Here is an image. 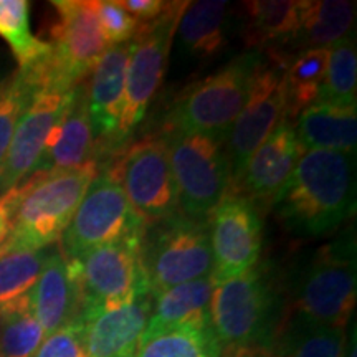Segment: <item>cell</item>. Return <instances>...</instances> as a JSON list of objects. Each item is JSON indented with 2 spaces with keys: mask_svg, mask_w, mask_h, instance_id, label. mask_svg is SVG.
I'll list each match as a JSON object with an SVG mask.
<instances>
[{
  "mask_svg": "<svg viewBox=\"0 0 357 357\" xmlns=\"http://www.w3.org/2000/svg\"><path fill=\"white\" fill-rule=\"evenodd\" d=\"M328 66V48H310L298 53L284 68V91H287L288 121L318 100Z\"/></svg>",
  "mask_w": 357,
  "mask_h": 357,
  "instance_id": "obj_27",
  "label": "cell"
},
{
  "mask_svg": "<svg viewBox=\"0 0 357 357\" xmlns=\"http://www.w3.org/2000/svg\"><path fill=\"white\" fill-rule=\"evenodd\" d=\"M212 324H184L142 334L134 357H222Z\"/></svg>",
  "mask_w": 357,
  "mask_h": 357,
  "instance_id": "obj_26",
  "label": "cell"
},
{
  "mask_svg": "<svg viewBox=\"0 0 357 357\" xmlns=\"http://www.w3.org/2000/svg\"><path fill=\"white\" fill-rule=\"evenodd\" d=\"M29 303L45 336L82 319L83 300L77 273L58 248H50L42 275L29 293Z\"/></svg>",
  "mask_w": 357,
  "mask_h": 357,
  "instance_id": "obj_17",
  "label": "cell"
},
{
  "mask_svg": "<svg viewBox=\"0 0 357 357\" xmlns=\"http://www.w3.org/2000/svg\"><path fill=\"white\" fill-rule=\"evenodd\" d=\"M33 357H88L82 321L45 336Z\"/></svg>",
  "mask_w": 357,
  "mask_h": 357,
  "instance_id": "obj_34",
  "label": "cell"
},
{
  "mask_svg": "<svg viewBox=\"0 0 357 357\" xmlns=\"http://www.w3.org/2000/svg\"><path fill=\"white\" fill-rule=\"evenodd\" d=\"M263 60L265 56L260 52H247L187 88L169 111L166 132L227 137L247 102L253 77Z\"/></svg>",
  "mask_w": 357,
  "mask_h": 357,
  "instance_id": "obj_4",
  "label": "cell"
},
{
  "mask_svg": "<svg viewBox=\"0 0 357 357\" xmlns=\"http://www.w3.org/2000/svg\"><path fill=\"white\" fill-rule=\"evenodd\" d=\"M105 172L121 185L132 211L146 223L177 213V190L164 136L132 142Z\"/></svg>",
  "mask_w": 357,
  "mask_h": 357,
  "instance_id": "obj_11",
  "label": "cell"
},
{
  "mask_svg": "<svg viewBox=\"0 0 357 357\" xmlns=\"http://www.w3.org/2000/svg\"><path fill=\"white\" fill-rule=\"evenodd\" d=\"M119 3L139 24H151L158 20L169 6V2H162V0H121Z\"/></svg>",
  "mask_w": 357,
  "mask_h": 357,
  "instance_id": "obj_35",
  "label": "cell"
},
{
  "mask_svg": "<svg viewBox=\"0 0 357 357\" xmlns=\"http://www.w3.org/2000/svg\"><path fill=\"white\" fill-rule=\"evenodd\" d=\"M273 205L298 236L318 238L339 229L356 211L354 154L305 151Z\"/></svg>",
  "mask_w": 357,
  "mask_h": 357,
  "instance_id": "obj_1",
  "label": "cell"
},
{
  "mask_svg": "<svg viewBox=\"0 0 357 357\" xmlns=\"http://www.w3.org/2000/svg\"><path fill=\"white\" fill-rule=\"evenodd\" d=\"M344 357H357V347H356V326H352V334L347 347L344 351Z\"/></svg>",
  "mask_w": 357,
  "mask_h": 357,
  "instance_id": "obj_37",
  "label": "cell"
},
{
  "mask_svg": "<svg viewBox=\"0 0 357 357\" xmlns=\"http://www.w3.org/2000/svg\"><path fill=\"white\" fill-rule=\"evenodd\" d=\"M71 91H43L17 124L6 158L0 162V195L32 176L48 134L61 123L73 101Z\"/></svg>",
  "mask_w": 357,
  "mask_h": 357,
  "instance_id": "obj_14",
  "label": "cell"
},
{
  "mask_svg": "<svg viewBox=\"0 0 357 357\" xmlns=\"http://www.w3.org/2000/svg\"><path fill=\"white\" fill-rule=\"evenodd\" d=\"M215 288L211 276L178 284L154 296L146 331L184 324H211V298Z\"/></svg>",
  "mask_w": 357,
  "mask_h": 357,
  "instance_id": "obj_23",
  "label": "cell"
},
{
  "mask_svg": "<svg viewBox=\"0 0 357 357\" xmlns=\"http://www.w3.org/2000/svg\"><path fill=\"white\" fill-rule=\"evenodd\" d=\"M270 351L276 357H344L346 329L288 316Z\"/></svg>",
  "mask_w": 357,
  "mask_h": 357,
  "instance_id": "obj_24",
  "label": "cell"
},
{
  "mask_svg": "<svg viewBox=\"0 0 357 357\" xmlns=\"http://www.w3.org/2000/svg\"><path fill=\"white\" fill-rule=\"evenodd\" d=\"M50 248L0 255V316L29 298L42 275Z\"/></svg>",
  "mask_w": 357,
  "mask_h": 357,
  "instance_id": "obj_29",
  "label": "cell"
},
{
  "mask_svg": "<svg viewBox=\"0 0 357 357\" xmlns=\"http://www.w3.org/2000/svg\"><path fill=\"white\" fill-rule=\"evenodd\" d=\"M229 6L225 0L187 3L176 30L181 52L195 60L218 55L229 42Z\"/></svg>",
  "mask_w": 357,
  "mask_h": 357,
  "instance_id": "obj_22",
  "label": "cell"
},
{
  "mask_svg": "<svg viewBox=\"0 0 357 357\" xmlns=\"http://www.w3.org/2000/svg\"><path fill=\"white\" fill-rule=\"evenodd\" d=\"M141 235L102 245L70 261L82 291V318L151 294L141 263Z\"/></svg>",
  "mask_w": 357,
  "mask_h": 357,
  "instance_id": "obj_8",
  "label": "cell"
},
{
  "mask_svg": "<svg viewBox=\"0 0 357 357\" xmlns=\"http://www.w3.org/2000/svg\"><path fill=\"white\" fill-rule=\"evenodd\" d=\"M211 324L229 351H270L281 324V300L271 270L255 265L213 288Z\"/></svg>",
  "mask_w": 357,
  "mask_h": 357,
  "instance_id": "obj_3",
  "label": "cell"
},
{
  "mask_svg": "<svg viewBox=\"0 0 357 357\" xmlns=\"http://www.w3.org/2000/svg\"><path fill=\"white\" fill-rule=\"evenodd\" d=\"M144 225L121 185L108 172H98L61 235L60 252L66 260L75 261L102 245L141 235Z\"/></svg>",
  "mask_w": 357,
  "mask_h": 357,
  "instance_id": "obj_9",
  "label": "cell"
},
{
  "mask_svg": "<svg viewBox=\"0 0 357 357\" xmlns=\"http://www.w3.org/2000/svg\"><path fill=\"white\" fill-rule=\"evenodd\" d=\"M298 141L305 151H339L354 154L357 144L356 106H337L312 102L296 118Z\"/></svg>",
  "mask_w": 357,
  "mask_h": 357,
  "instance_id": "obj_21",
  "label": "cell"
},
{
  "mask_svg": "<svg viewBox=\"0 0 357 357\" xmlns=\"http://www.w3.org/2000/svg\"><path fill=\"white\" fill-rule=\"evenodd\" d=\"M357 93V53L352 35L328 48V66L318 100L314 102L351 108L356 106Z\"/></svg>",
  "mask_w": 357,
  "mask_h": 357,
  "instance_id": "obj_28",
  "label": "cell"
},
{
  "mask_svg": "<svg viewBox=\"0 0 357 357\" xmlns=\"http://www.w3.org/2000/svg\"><path fill=\"white\" fill-rule=\"evenodd\" d=\"M356 19V3L347 0H301L300 20L288 42L271 53L273 60L288 65V58L294 52L301 53L310 48H329L341 42ZM296 53V55H298Z\"/></svg>",
  "mask_w": 357,
  "mask_h": 357,
  "instance_id": "obj_20",
  "label": "cell"
},
{
  "mask_svg": "<svg viewBox=\"0 0 357 357\" xmlns=\"http://www.w3.org/2000/svg\"><path fill=\"white\" fill-rule=\"evenodd\" d=\"M305 149L298 141L294 124L281 119L273 132L253 153L236 182L234 194H240L253 204L273 202L287 184Z\"/></svg>",
  "mask_w": 357,
  "mask_h": 357,
  "instance_id": "obj_16",
  "label": "cell"
},
{
  "mask_svg": "<svg viewBox=\"0 0 357 357\" xmlns=\"http://www.w3.org/2000/svg\"><path fill=\"white\" fill-rule=\"evenodd\" d=\"M153 294H146L129 305L93 312L79 319L88 357L136 356L153 311Z\"/></svg>",
  "mask_w": 357,
  "mask_h": 357,
  "instance_id": "obj_18",
  "label": "cell"
},
{
  "mask_svg": "<svg viewBox=\"0 0 357 357\" xmlns=\"http://www.w3.org/2000/svg\"><path fill=\"white\" fill-rule=\"evenodd\" d=\"M284 68L287 65L276 60L268 61L265 58L253 77L247 102L225 137L231 176L230 185H236L253 153L273 132L281 119L287 118Z\"/></svg>",
  "mask_w": 357,
  "mask_h": 357,
  "instance_id": "obj_12",
  "label": "cell"
},
{
  "mask_svg": "<svg viewBox=\"0 0 357 357\" xmlns=\"http://www.w3.org/2000/svg\"><path fill=\"white\" fill-rule=\"evenodd\" d=\"M7 234H8V218L6 215V212L0 208V245L3 243Z\"/></svg>",
  "mask_w": 357,
  "mask_h": 357,
  "instance_id": "obj_38",
  "label": "cell"
},
{
  "mask_svg": "<svg viewBox=\"0 0 357 357\" xmlns=\"http://www.w3.org/2000/svg\"><path fill=\"white\" fill-rule=\"evenodd\" d=\"M207 218L213 255L211 278L218 287L257 265L263 225L257 205L234 192L225 194Z\"/></svg>",
  "mask_w": 357,
  "mask_h": 357,
  "instance_id": "obj_13",
  "label": "cell"
},
{
  "mask_svg": "<svg viewBox=\"0 0 357 357\" xmlns=\"http://www.w3.org/2000/svg\"><path fill=\"white\" fill-rule=\"evenodd\" d=\"M45 333L30 310L29 298L0 316V357H33Z\"/></svg>",
  "mask_w": 357,
  "mask_h": 357,
  "instance_id": "obj_31",
  "label": "cell"
},
{
  "mask_svg": "<svg viewBox=\"0 0 357 357\" xmlns=\"http://www.w3.org/2000/svg\"><path fill=\"white\" fill-rule=\"evenodd\" d=\"M356 278L354 247L328 245L298 276L288 316L346 329L356 305Z\"/></svg>",
  "mask_w": 357,
  "mask_h": 357,
  "instance_id": "obj_7",
  "label": "cell"
},
{
  "mask_svg": "<svg viewBox=\"0 0 357 357\" xmlns=\"http://www.w3.org/2000/svg\"><path fill=\"white\" fill-rule=\"evenodd\" d=\"M141 263L153 296L211 276L213 255L208 223L182 213L146 223L141 235Z\"/></svg>",
  "mask_w": 357,
  "mask_h": 357,
  "instance_id": "obj_5",
  "label": "cell"
},
{
  "mask_svg": "<svg viewBox=\"0 0 357 357\" xmlns=\"http://www.w3.org/2000/svg\"><path fill=\"white\" fill-rule=\"evenodd\" d=\"M189 2H169L166 12L151 24H141L131 42V55L124 86V109L119 124V146H126L129 136L146 116L147 106L162 84L167 56L176 37L182 12Z\"/></svg>",
  "mask_w": 357,
  "mask_h": 357,
  "instance_id": "obj_10",
  "label": "cell"
},
{
  "mask_svg": "<svg viewBox=\"0 0 357 357\" xmlns=\"http://www.w3.org/2000/svg\"><path fill=\"white\" fill-rule=\"evenodd\" d=\"M96 147L89 123L86 105V86L75 88L65 118L48 134L43 153L33 172H61L96 162Z\"/></svg>",
  "mask_w": 357,
  "mask_h": 357,
  "instance_id": "obj_19",
  "label": "cell"
},
{
  "mask_svg": "<svg viewBox=\"0 0 357 357\" xmlns=\"http://www.w3.org/2000/svg\"><path fill=\"white\" fill-rule=\"evenodd\" d=\"M98 172V162L71 171L35 172L0 195V208L8 218V234L0 245V255L35 252L55 243Z\"/></svg>",
  "mask_w": 357,
  "mask_h": 357,
  "instance_id": "obj_2",
  "label": "cell"
},
{
  "mask_svg": "<svg viewBox=\"0 0 357 357\" xmlns=\"http://www.w3.org/2000/svg\"><path fill=\"white\" fill-rule=\"evenodd\" d=\"M96 8L101 30L111 47L129 43L139 32V22L116 0H101L96 2Z\"/></svg>",
  "mask_w": 357,
  "mask_h": 357,
  "instance_id": "obj_33",
  "label": "cell"
},
{
  "mask_svg": "<svg viewBox=\"0 0 357 357\" xmlns=\"http://www.w3.org/2000/svg\"><path fill=\"white\" fill-rule=\"evenodd\" d=\"M164 137L181 213L205 220L230 187L225 137L195 132H166Z\"/></svg>",
  "mask_w": 357,
  "mask_h": 357,
  "instance_id": "obj_6",
  "label": "cell"
},
{
  "mask_svg": "<svg viewBox=\"0 0 357 357\" xmlns=\"http://www.w3.org/2000/svg\"><path fill=\"white\" fill-rule=\"evenodd\" d=\"M38 95V88L20 70L10 82L0 86V162L6 158L17 124Z\"/></svg>",
  "mask_w": 357,
  "mask_h": 357,
  "instance_id": "obj_32",
  "label": "cell"
},
{
  "mask_svg": "<svg viewBox=\"0 0 357 357\" xmlns=\"http://www.w3.org/2000/svg\"><path fill=\"white\" fill-rule=\"evenodd\" d=\"M131 43L113 45L106 50L86 86V105L96 155L114 154L119 146V124L124 109V86Z\"/></svg>",
  "mask_w": 357,
  "mask_h": 357,
  "instance_id": "obj_15",
  "label": "cell"
},
{
  "mask_svg": "<svg viewBox=\"0 0 357 357\" xmlns=\"http://www.w3.org/2000/svg\"><path fill=\"white\" fill-rule=\"evenodd\" d=\"M0 37L12 48L20 68L33 65L50 53L52 47L30 30V3L26 0H0Z\"/></svg>",
  "mask_w": 357,
  "mask_h": 357,
  "instance_id": "obj_30",
  "label": "cell"
},
{
  "mask_svg": "<svg viewBox=\"0 0 357 357\" xmlns=\"http://www.w3.org/2000/svg\"><path fill=\"white\" fill-rule=\"evenodd\" d=\"M245 40L252 48L273 53L291 37L300 20L301 0H253L245 2Z\"/></svg>",
  "mask_w": 357,
  "mask_h": 357,
  "instance_id": "obj_25",
  "label": "cell"
},
{
  "mask_svg": "<svg viewBox=\"0 0 357 357\" xmlns=\"http://www.w3.org/2000/svg\"><path fill=\"white\" fill-rule=\"evenodd\" d=\"M225 357H276V356L268 349H238V351H229Z\"/></svg>",
  "mask_w": 357,
  "mask_h": 357,
  "instance_id": "obj_36",
  "label": "cell"
}]
</instances>
